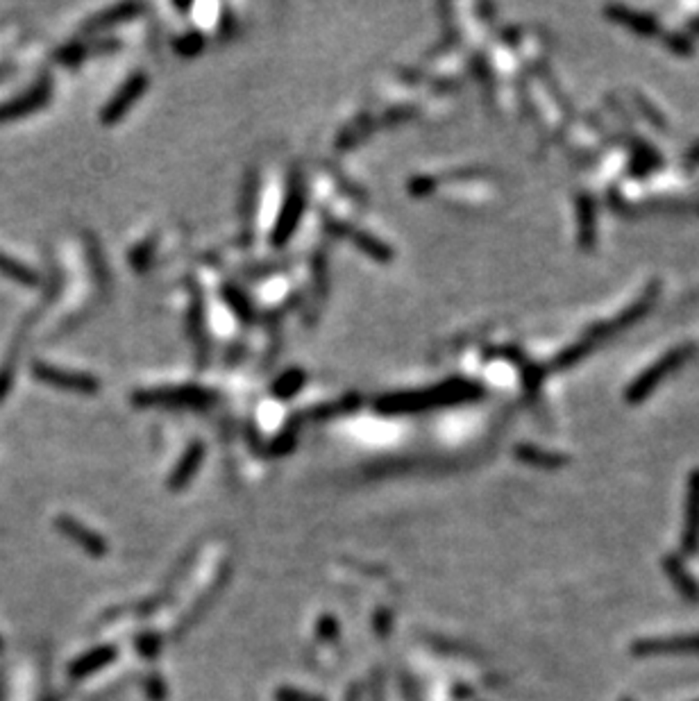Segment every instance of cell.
<instances>
[{
	"label": "cell",
	"instance_id": "cell-1",
	"mask_svg": "<svg viewBox=\"0 0 699 701\" xmlns=\"http://www.w3.org/2000/svg\"><path fill=\"white\" fill-rule=\"evenodd\" d=\"M479 386L463 379H452V382L443 384V386H434L427 391H416V393H400V395H389L382 398V402L377 404L380 411L386 413H414V411H427L434 407H445V404H457V402H468V400L477 398Z\"/></svg>",
	"mask_w": 699,
	"mask_h": 701
},
{
	"label": "cell",
	"instance_id": "cell-2",
	"mask_svg": "<svg viewBox=\"0 0 699 701\" xmlns=\"http://www.w3.org/2000/svg\"><path fill=\"white\" fill-rule=\"evenodd\" d=\"M690 357H693V348H690V345H684V348H677L672 350V352L665 354L661 361H656L652 368H647L645 373L640 375V377L631 384L629 391H627V400H629L631 404L643 402L645 395H650V393L659 386L661 379L668 377L670 373H675L677 368H681Z\"/></svg>",
	"mask_w": 699,
	"mask_h": 701
},
{
	"label": "cell",
	"instance_id": "cell-3",
	"mask_svg": "<svg viewBox=\"0 0 699 701\" xmlns=\"http://www.w3.org/2000/svg\"><path fill=\"white\" fill-rule=\"evenodd\" d=\"M32 375H35L41 384H46V386L60 388V391L82 393V395H91V393L100 391V382L94 375L80 373V370L57 368V366L46 361L32 363Z\"/></svg>",
	"mask_w": 699,
	"mask_h": 701
},
{
	"label": "cell",
	"instance_id": "cell-4",
	"mask_svg": "<svg viewBox=\"0 0 699 701\" xmlns=\"http://www.w3.org/2000/svg\"><path fill=\"white\" fill-rule=\"evenodd\" d=\"M139 407H205L214 402V395L202 388H150L132 395Z\"/></svg>",
	"mask_w": 699,
	"mask_h": 701
},
{
	"label": "cell",
	"instance_id": "cell-5",
	"mask_svg": "<svg viewBox=\"0 0 699 701\" xmlns=\"http://www.w3.org/2000/svg\"><path fill=\"white\" fill-rule=\"evenodd\" d=\"M50 96H53V80L48 75H41L35 84H32L28 91H23L16 98L7 100V103H0V123H7V121H16V118H25L30 114L39 112L48 105Z\"/></svg>",
	"mask_w": 699,
	"mask_h": 701
},
{
	"label": "cell",
	"instance_id": "cell-6",
	"mask_svg": "<svg viewBox=\"0 0 699 701\" xmlns=\"http://www.w3.org/2000/svg\"><path fill=\"white\" fill-rule=\"evenodd\" d=\"M146 89H148V75L141 73V71L130 75V78L121 84L119 91H116V94L105 103V107L100 109V121H103L105 125L119 123L121 118L132 109V105L141 98Z\"/></svg>",
	"mask_w": 699,
	"mask_h": 701
},
{
	"label": "cell",
	"instance_id": "cell-7",
	"mask_svg": "<svg viewBox=\"0 0 699 701\" xmlns=\"http://www.w3.org/2000/svg\"><path fill=\"white\" fill-rule=\"evenodd\" d=\"M302 207H305V196H302V184L300 180H293L289 189V196H286L284 207H282L280 221H277L275 230H273V243L275 246H284L289 236L293 234V230L298 227V221H300Z\"/></svg>",
	"mask_w": 699,
	"mask_h": 701
},
{
	"label": "cell",
	"instance_id": "cell-8",
	"mask_svg": "<svg viewBox=\"0 0 699 701\" xmlns=\"http://www.w3.org/2000/svg\"><path fill=\"white\" fill-rule=\"evenodd\" d=\"M654 298H656V286H652L650 293H647L643 300H638V302H636L634 307H631V309H627L625 314H620L616 320H611V323H606V325H597V327L593 329L591 334H588L586 341L593 345V341L609 339V336L618 334V332H620V329H625V327H629V325H634L636 320H640V318H643V316L647 314V311H650V307H652V302H654Z\"/></svg>",
	"mask_w": 699,
	"mask_h": 701
},
{
	"label": "cell",
	"instance_id": "cell-9",
	"mask_svg": "<svg viewBox=\"0 0 699 701\" xmlns=\"http://www.w3.org/2000/svg\"><path fill=\"white\" fill-rule=\"evenodd\" d=\"M55 527H57V531H62L66 538L78 543L82 550L89 552V554L100 556L105 552L103 538H100L98 534H94V531L87 529L82 522H78L75 518H71V515H60V518H55Z\"/></svg>",
	"mask_w": 699,
	"mask_h": 701
},
{
	"label": "cell",
	"instance_id": "cell-10",
	"mask_svg": "<svg viewBox=\"0 0 699 701\" xmlns=\"http://www.w3.org/2000/svg\"><path fill=\"white\" fill-rule=\"evenodd\" d=\"M688 511H686V534L684 543L688 552H697L699 547V470L690 475L688 484Z\"/></svg>",
	"mask_w": 699,
	"mask_h": 701
},
{
	"label": "cell",
	"instance_id": "cell-11",
	"mask_svg": "<svg viewBox=\"0 0 699 701\" xmlns=\"http://www.w3.org/2000/svg\"><path fill=\"white\" fill-rule=\"evenodd\" d=\"M141 12H143V5H139V3H121V5H112V7H107V10L94 14L91 19L84 21L82 30L112 28V25L123 23V21L137 19Z\"/></svg>",
	"mask_w": 699,
	"mask_h": 701
},
{
	"label": "cell",
	"instance_id": "cell-12",
	"mask_svg": "<svg viewBox=\"0 0 699 701\" xmlns=\"http://www.w3.org/2000/svg\"><path fill=\"white\" fill-rule=\"evenodd\" d=\"M332 227H334L339 234H343L345 239H350L352 243H355L357 248H361V250L366 252V255H370L373 259L377 261H391V248L384 246L382 241L373 239L370 234H366V232H359L355 230V227H348V225H341V223H332Z\"/></svg>",
	"mask_w": 699,
	"mask_h": 701
},
{
	"label": "cell",
	"instance_id": "cell-13",
	"mask_svg": "<svg viewBox=\"0 0 699 701\" xmlns=\"http://www.w3.org/2000/svg\"><path fill=\"white\" fill-rule=\"evenodd\" d=\"M0 275L7 277V280L16 282V284L23 286H37L41 282L39 273H37L32 266L23 264V261L14 259V257L0 252Z\"/></svg>",
	"mask_w": 699,
	"mask_h": 701
},
{
	"label": "cell",
	"instance_id": "cell-14",
	"mask_svg": "<svg viewBox=\"0 0 699 701\" xmlns=\"http://www.w3.org/2000/svg\"><path fill=\"white\" fill-rule=\"evenodd\" d=\"M609 14L613 21L625 23L627 28L640 32V35H656L659 32V23L650 14H640V12L627 10V7H609Z\"/></svg>",
	"mask_w": 699,
	"mask_h": 701
},
{
	"label": "cell",
	"instance_id": "cell-15",
	"mask_svg": "<svg viewBox=\"0 0 699 701\" xmlns=\"http://www.w3.org/2000/svg\"><path fill=\"white\" fill-rule=\"evenodd\" d=\"M577 211H579V239L581 246L591 248L595 241V211H593V200L588 196H581L577 200Z\"/></svg>",
	"mask_w": 699,
	"mask_h": 701
},
{
	"label": "cell",
	"instance_id": "cell-16",
	"mask_svg": "<svg viewBox=\"0 0 699 701\" xmlns=\"http://www.w3.org/2000/svg\"><path fill=\"white\" fill-rule=\"evenodd\" d=\"M109 656H112V652L109 649H100V652H91L89 656L80 658V661H75L73 665H71V677H87V674H91L94 670H98L100 665H105V663L109 661Z\"/></svg>",
	"mask_w": 699,
	"mask_h": 701
},
{
	"label": "cell",
	"instance_id": "cell-17",
	"mask_svg": "<svg viewBox=\"0 0 699 701\" xmlns=\"http://www.w3.org/2000/svg\"><path fill=\"white\" fill-rule=\"evenodd\" d=\"M640 652L645 654H659L665 649H677V652H693L699 649L697 638H684V640H670V643H640Z\"/></svg>",
	"mask_w": 699,
	"mask_h": 701
},
{
	"label": "cell",
	"instance_id": "cell-18",
	"mask_svg": "<svg viewBox=\"0 0 699 701\" xmlns=\"http://www.w3.org/2000/svg\"><path fill=\"white\" fill-rule=\"evenodd\" d=\"M302 382H305V375L300 373V370H289L286 375H282L280 382L275 384V388H273V393H275L277 398H291V395H296L298 391L302 388Z\"/></svg>",
	"mask_w": 699,
	"mask_h": 701
},
{
	"label": "cell",
	"instance_id": "cell-19",
	"mask_svg": "<svg viewBox=\"0 0 699 701\" xmlns=\"http://www.w3.org/2000/svg\"><path fill=\"white\" fill-rule=\"evenodd\" d=\"M200 454H202V447L200 445H193L191 450L187 452V456H184V461L180 463L178 472H175V477H173V481H171L173 486H180V484H184V481H187V477L191 475V470L198 466V461H200Z\"/></svg>",
	"mask_w": 699,
	"mask_h": 701
},
{
	"label": "cell",
	"instance_id": "cell-20",
	"mask_svg": "<svg viewBox=\"0 0 699 701\" xmlns=\"http://www.w3.org/2000/svg\"><path fill=\"white\" fill-rule=\"evenodd\" d=\"M189 325H191V334L198 343V350L202 352V348H205V345H202V307H200V300H198V295H196V300H193L191 314H189Z\"/></svg>",
	"mask_w": 699,
	"mask_h": 701
},
{
	"label": "cell",
	"instance_id": "cell-21",
	"mask_svg": "<svg viewBox=\"0 0 699 701\" xmlns=\"http://www.w3.org/2000/svg\"><path fill=\"white\" fill-rule=\"evenodd\" d=\"M520 456L522 459H527V461L543 463V466H557V463H563L561 456L545 454V452H538V450H534V447H522Z\"/></svg>",
	"mask_w": 699,
	"mask_h": 701
},
{
	"label": "cell",
	"instance_id": "cell-22",
	"mask_svg": "<svg viewBox=\"0 0 699 701\" xmlns=\"http://www.w3.org/2000/svg\"><path fill=\"white\" fill-rule=\"evenodd\" d=\"M225 298L230 300V304L234 307V311H237L243 320H250V304L246 302V298H243V295H239V291L227 289Z\"/></svg>",
	"mask_w": 699,
	"mask_h": 701
},
{
	"label": "cell",
	"instance_id": "cell-23",
	"mask_svg": "<svg viewBox=\"0 0 699 701\" xmlns=\"http://www.w3.org/2000/svg\"><path fill=\"white\" fill-rule=\"evenodd\" d=\"M202 44H205V41H202V37L198 35V32H193V35L175 41V48L180 50V55H196L198 50L202 48Z\"/></svg>",
	"mask_w": 699,
	"mask_h": 701
},
{
	"label": "cell",
	"instance_id": "cell-24",
	"mask_svg": "<svg viewBox=\"0 0 699 701\" xmlns=\"http://www.w3.org/2000/svg\"><path fill=\"white\" fill-rule=\"evenodd\" d=\"M668 46L672 50H679V53H688V50L693 48L688 39H677V35H672V39H668Z\"/></svg>",
	"mask_w": 699,
	"mask_h": 701
}]
</instances>
